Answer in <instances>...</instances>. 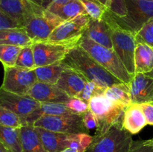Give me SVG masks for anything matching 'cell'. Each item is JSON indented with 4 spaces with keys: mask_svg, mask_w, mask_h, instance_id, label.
Here are the masks:
<instances>
[{
    "mask_svg": "<svg viewBox=\"0 0 153 152\" xmlns=\"http://www.w3.org/2000/svg\"><path fill=\"white\" fill-rule=\"evenodd\" d=\"M83 122L85 124V126L88 131L96 129L97 131L98 128V120L95 115L91 110H88L86 113L83 114Z\"/></svg>",
    "mask_w": 153,
    "mask_h": 152,
    "instance_id": "obj_39",
    "label": "cell"
},
{
    "mask_svg": "<svg viewBox=\"0 0 153 152\" xmlns=\"http://www.w3.org/2000/svg\"><path fill=\"white\" fill-rule=\"evenodd\" d=\"M4 79L1 89L11 93L28 95V92L37 82L34 70L17 66L4 67Z\"/></svg>",
    "mask_w": 153,
    "mask_h": 152,
    "instance_id": "obj_8",
    "label": "cell"
},
{
    "mask_svg": "<svg viewBox=\"0 0 153 152\" xmlns=\"http://www.w3.org/2000/svg\"><path fill=\"white\" fill-rule=\"evenodd\" d=\"M140 105L145 115L147 125L153 126V104L148 103V104H143Z\"/></svg>",
    "mask_w": 153,
    "mask_h": 152,
    "instance_id": "obj_40",
    "label": "cell"
},
{
    "mask_svg": "<svg viewBox=\"0 0 153 152\" xmlns=\"http://www.w3.org/2000/svg\"><path fill=\"white\" fill-rule=\"evenodd\" d=\"M94 140V137L86 133L72 134L68 136L69 148H72L79 152H85Z\"/></svg>",
    "mask_w": 153,
    "mask_h": 152,
    "instance_id": "obj_29",
    "label": "cell"
},
{
    "mask_svg": "<svg viewBox=\"0 0 153 152\" xmlns=\"http://www.w3.org/2000/svg\"><path fill=\"white\" fill-rule=\"evenodd\" d=\"M73 112L67 107L65 104L61 103H41V105L33 111L23 122L24 125H33L39 119L44 116H60L73 114Z\"/></svg>",
    "mask_w": 153,
    "mask_h": 152,
    "instance_id": "obj_20",
    "label": "cell"
},
{
    "mask_svg": "<svg viewBox=\"0 0 153 152\" xmlns=\"http://www.w3.org/2000/svg\"><path fill=\"white\" fill-rule=\"evenodd\" d=\"M79 43H56L49 42H36L33 43L36 67L61 63L69 52Z\"/></svg>",
    "mask_w": 153,
    "mask_h": 152,
    "instance_id": "obj_10",
    "label": "cell"
},
{
    "mask_svg": "<svg viewBox=\"0 0 153 152\" xmlns=\"http://www.w3.org/2000/svg\"><path fill=\"white\" fill-rule=\"evenodd\" d=\"M34 41L24 28L0 30V45H13L25 47L32 46Z\"/></svg>",
    "mask_w": 153,
    "mask_h": 152,
    "instance_id": "obj_23",
    "label": "cell"
},
{
    "mask_svg": "<svg viewBox=\"0 0 153 152\" xmlns=\"http://www.w3.org/2000/svg\"><path fill=\"white\" fill-rule=\"evenodd\" d=\"M46 10L64 21L70 20L79 15L88 14L80 0H57Z\"/></svg>",
    "mask_w": 153,
    "mask_h": 152,
    "instance_id": "obj_17",
    "label": "cell"
},
{
    "mask_svg": "<svg viewBox=\"0 0 153 152\" xmlns=\"http://www.w3.org/2000/svg\"><path fill=\"white\" fill-rule=\"evenodd\" d=\"M88 81L82 74L65 67L56 85L70 98H73L81 93Z\"/></svg>",
    "mask_w": 153,
    "mask_h": 152,
    "instance_id": "obj_16",
    "label": "cell"
},
{
    "mask_svg": "<svg viewBox=\"0 0 153 152\" xmlns=\"http://www.w3.org/2000/svg\"><path fill=\"white\" fill-rule=\"evenodd\" d=\"M55 1L57 0H41V6L44 9H47V7Z\"/></svg>",
    "mask_w": 153,
    "mask_h": 152,
    "instance_id": "obj_42",
    "label": "cell"
},
{
    "mask_svg": "<svg viewBox=\"0 0 153 152\" xmlns=\"http://www.w3.org/2000/svg\"><path fill=\"white\" fill-rule=\"evenodd\" d=\"M61 63L65 67L82 74L88 80L96 82L104 87L123 83L102 66L79 46L73 48Z\"/></svg>",
    "mask_w": 153,
    "mask_h": 152,
    "instance_id": "obj_1",
    "label": "cell"
},
{
    "mask_svg": "<svg viewBox=\"0 0 153 152\" xmlns=\"http://www.w3.org/2000/svg\"><path fill=\"white\" fill-rule=\"evenodd\" d=\"M65 105L76 114H84L89 110V104L78 97L70 98Z\"/></svg>",
    "mask_w": 153,
    "mask_h": 152,
    "instance_id": "obj_35",
    "label": "cell"
},
{
    "mask_svg": "<svg viewBox=\"0 0 153 152\" xmlns=\"http://www.w3.org/2000/svg\"><path fill=\"white\" fill-rule=\"evenodd\" d=\"M33 126L61 134H89L83 122V114H66L44 116L36 121Z\"/></svg>",
    "mask_w": 153,
    "mask_h": 152,
    "instance_id": "obj_7",
    "label": "cell"
},
{
    "mask_svg": "<svg viewBox=\"0 0 153 152\" xmlns=\"http://www.w3.org/2000/svg\"><path fill=\"white\" fill-rule=\"evenodd\" d=\"M23 152H48L33 125H24L20 128Z\"/></svg>",
    "mask_w": 153,
    "mask_h": 152,
    "instance_id": "obj_22",
    "label": "cell"
},
{
    "mask_svg": "<svg viewBox=\"0 0 153 152\" xmlns=\"http://www.w3.org/2000/svg\"><path fill=\"white\" fill-rule=\"evenodd\" d=\"M15 66L29 70H34L37 68L35 65V61H34L32 46H29L22 47Z\"/></svg>",
    "mask_w": 153,
    "mask_h": 152,
    "instance_id": "obj_30",
    "label": "cell"
},
{
    "mask_svg": "<svg viewBox=\"0 0 153 152\" xmlns=\"http://www.w3.org/2000/svg\"><path fill=\"white\" fill-rule=\"evenodd\" d=\"M34 128L48 152H60L69 148L68 134L52 132L41 128Z\"/></svg>",
    "mask_w": 153,
    "mask_h": 152,
    "instance_id": "obj_21",
    "label": "cell"
},
{
    "mask_svg": "<svg viewBox=\"0 0 153 152\" xmlns=\"http://www.w3.org/2000/svg\"><path fill=\"white\" fill-rule=\"evenodd\" d=\"M126 107L117 104L104 95L95 96L89 101V110L98 120V128L94 136H101L109 131L115 124L123 120Z\"/></svg>",
    "mask_w": 153,
    "mask_h": 152,
    "instance_id": "obj_5",
    "label": "cell"
},
{
    "mask_svg": "<svg viewBox=\"0 0 153 152\" xmlns=\"http://www.w3.org/2000/svg\"><path fill=\"white\" fill-rule=\"evenodd\" d=\"M148 1H153V0H148Z\"/></svg>",
    "mask_w": 153,
    "mask_h": 152,
    "instance_id": "obj_47",
    "label": "cell"
},
{
    "mask_svg": "<svg viewBox=\"0 0 153 152\" xmlns=\"http://www.w3.org/2000/svg\"><path fill=\"white\" fill-rule=\"evenodd\" d=\"M31 1H33L34 2L37 3V4H40V5H41V0H31Z\"/></svg>",
    "mask_w": 153,
    "mask_h": 152,
    "instance_id": "obj_46",
    "label": "cell"
},
{
    "mask_svg": "<svg viewBox=\"0 0 153 152\" xmlns=\"http://www.w3.org/2000/svg\"><path fill=\"white\" fill-rule=\"evenodd\" d=\"M40 105L41 103L28 95H21L11 93L1 89L0 90V107L16 113L22 119V124L27 116Z\"/></svg>",
    "mask_w": 153,
    "mask_h": 152,
    "instance_id": "obj_13",
    "label": "cell"
},
{
    "mask_svg": "<svg viewBox=\"0 0 153 152\" xmlns=\"http://www.w3.org/2000/svg\"><path fill=\"white\" fill-rule=\"evenodd\" d=\"M22 47L13 45H0V61L4 67L16 66V61Z\"/></svg>",
    "mask_w": 153,
    "mask_h": 152,
    "instance_id": "obj_28",
    "label": "cell"
},
{
    "mask_svg": "<svg viewBox=\"0 0 153 152\" xmlns=\"http://www.w3.org/2000/svg\"><path fill=\"white\" fill-rule=\"evenodd\" d=\"M135 74L149 72L153 69V49L145 43H137L134 52Z\"/></svg>",
    "mask_w": 153,
    "mask_h": 152,
    "instance_id": "obj_24",
    "label": "cell"
},
{
    "mask_svg": "<svg viewBox=\"0 0 153 152\" xmlns=\"http://www.w3.org/2000/svg\"><path fill=\"white\" fill-rule=\"evenodd\" d=\"M147 125L140 104H131L126 107L123 117V127L131 134H137Z\"/></svg>",
    "mask_w": 153,
    "mask_h": 152,
    "instance_id": "obj_19",
    "label": "cell"
},
{
    "mask_svg": "<svg viewBox=\"0 0 153 152\" xmlns=\"http://www.w3.org/2000/svg\"><path fill=\"white\" fill-rule=\"evenodd\" d=\"M111 12L118 16H124L127 13L126 4L125 0H111Z\"/></svg>",
    "mask_w": 153,
    "mask_h": 152,
    "instance_id": "obj_38",
    "label": "cell"
},
{
    "mask_svg": "<svg viewBox=\"0 0 153 152\" xmlns=\"http://www.w3.org/2000/svg\"><path fill=\"white\" fill-rule=\"evenodd\" d=\"M80 1L91 19H102L105 12L108 10L102 5L91 0H80Z\"/></svg>",
    "mask_w": 153,
    "mask_h": 152,
    "instance_id": "obj_34",
    "label": "cell"
},
{
    "mask_svg": "<svg viewBox=\"0 0 153 152\" xmlns=\"http://www.w3.org/2000/svg\"><path fill=\"white\" fill-rule=\"evenodd\" d=\"M89 15H79L60 24L44 42L56 43H79L89 24Z\"/></svg>",
    "mask_w": 153,
    "mask_h": 152,
    "instance_id": "obj_9",
    "label": "cell"
},
{
    "mask_svg": "<svg viewBox=\"0 0 153 152\" xmlns=\"http://www.w3.org/2000/svg\"><path fill=\"white\" fill-rule=\"evenodd\" d=\"M127 13L118 16L111 13L118 25L135 34L145 24L153 18V1L148 0H125Z\"/></svg>",
    "mask_w": 153,
    "mask_h": 152,
    "instance_id": "obj_6",
    "label": "cell"
},
{
    "mask_svg": "<svg viewBox=\"0 0 153 152\" xmlns=\"http://www.w3.org/2000/svg\"><path fill=\"white\" fill-rule=\"evenodd\" d=\"M105 89L106 87H104L92 80H88L83 90L77 97L89 104L90 100L92 98L104 95Z\"/></svg>",
    "mask_w": 153,
    "mask_h": 152,
    "instance_id": "obj_32",
    "label": "cell"
},
{
    "mask_svg": "<svg viewBox=\"0 0 153 152\" xmlns=\"http://www.w3.org/2000/svg\"><path fill=\"white\" fill-rule=\"evenodd\" d=\"M131 135L124 129L121 120L105 134L93 136V142L85 152H128L134 142Z\"/></svg>",
    "mask_w": 153,
    "mask_h": 152,
    "instance_id": "obj_4",
    "label": "cell"
},
{
    "mask_svg": "<svg viewBox=\"0 0 153 152\" xmlns=\"http://www.w3.org/2000/svg\"><path fill=\"white\" fill-rule=\"evenodd\" d=\"M102 19L110 26L114 51L122 61L127 71L134 76L135 75L134 52L137 46L135 34L120 27L112 17L109 10L105 12Z\"/></svg>",
    "mask_w": 153,
    "mask_h": 152,
    "instance_id": "obj_2",
    "label": "cell"
},
{
    "mask_svg": "<svg viewBox=\"0 0 153 152\" xmlns=\"http://www.w3.org/2000/svg\"><path fill=\"white\" fill-rule=\"evenodd\" d=\"M28 95L40 103L66 104L70 98L56 84H49L39 81L31 87Z\"/></svg>",
    "mask_w": 153,
    "mask_h": 152,
    "instance_id": "obj_15",
    "label": "cell"
},
{
    "mask_svg": "<svg viewBox=\"0 0 153 152\" xmlns=\"http://www.w3.org/2000/svg\"><path fill=\"white\" fill-rule=\"evenodd\" d=\"M0 143L10 152H23L20 128L0 125Z\"/></svg>",
    "mask_w": 153,
    "mask_h": 152,
    "instance_id": "obj_25",
    "label": "cell"
},
{
    "mask_svg": "<svg viewBox=\"0 0 153 152\" xmlns=\"http://www.w3.org/2000/svg\"><path fill=\"white\" fill-rule=\"evenodd\" d=\"M60 152H79V151H78L77 150H76V149L72 148H67L64 149V150L61 151Z\"/></svg>",
    "mask_w": 153,
    "mask_h": 152,
    "instance_id": "obj_43",
    "label": "cell"
},
{
    "mask_svg": "<svg viewBox=\"0 0 153 152\" xmlns=\"http://www.w3.org/2000/svg\"><path fill=\"white\" fill-rule=\"evenodd\" d=\"M0 152H10L3 145L0 143Z\"/></svg>",
    "mask_w": 153,
    "mask_h": 152,
    "instance_id": "obj_44",
    "label": "cell"
},
{
    "mask_svg": "<svg viewBox=\"0 0 153 152\" xmlns=\"http://www.w3.org/2000/svg\"><path fill=\"white\" fill-rule=\"evenodd\" d=\"M64 69L65 67L62 63H59L37 67L34 70L37 75V81L49 84H56L59 80Z\"/></svg>",
    "mask_w": 153,
    "mask_h": 152,
    "instance_id": "obj_27",
    "label": "cell"
},
{
    "mask_svg": "<svg viewBox=\"0 0 153 152\" xmlns=\"http://www.w3.org/2000/svg\"><path fill=\"white\" fill-rule=\"evenodd\" d=\"M0 125L15 128H21L23 126L22 119L16 113L2 107H0Z\"/></svg>",
    "mask_w": 153,
    "mask_h": 152,
    "instance_id": "obj_31",
    "label": "cell"
},
{
    "mask_svg": "<svg viewBox=\"0 0 153 152\" xmlns=\"http://www.w3.org/2000/svg\"><path fill=\"white\" fill-rule=\"evenodd\" d=\"M84 35L101 46L114 49L110 26L104 19H94L91 18Z\"/></svg>",
    "mask_w": 153,
    "mask_h": 152,
    "instance_id": "obj_18",
    "label": "cell"
},
{
    "mask_svg": "<svg viewBox=\"0 0 153 152\" xmlns=\"http://www.w3.org/2000/svg\"><path fill=\"white\" fill-rule=\"evenodd\" d=\"M146 75H147L148 76H150V77H153V69H152V70L151 72H148V73H146Z\"/></svg>",
    "mask_w": 153,
    "mask_h": 152,
    "instance_id": "obj_45",
    "label": "cell"
},
{
    "mask_svg": "<svg viewBox=\"0 0 153 152\" xmlns=\"http://www.w3.org/2000/svg\"><path fill=\"white\" fill-rule=\"evenodd\" d=\"M152 104H153V103H152Z\"/></svg>",
    "mask_w": 153,
    "mask_h": 152,
    "instance_id": "obj_48",
    "label": "cell"
},
{
    "mask_svg": "<svg viewBox=\"0 0 153 152\" xmlns=\"http://www.w3.org/2000/svg\"><path fill=\"white\" fill-rule=\"evenodd\" d=\"M79 46L119 80L128 84L130 83L133 76L127 71L114 49L101 46L85 35L82 36Z\"/></svg>",
    "mask_w": 153,
    "mask_h": 152,
    "instance_id": "obj_3",
    "label": "cell"
},
{
    "mask_svg": "<svg viewBox=\"0 0 153 152\" xmlns=\"http://www.w3.org/2000/svg\"><path fill=\"white\" fill-rule=\"evenodd\" d=\"M128 152H153V139L133 142Z\"/></svg>",
    "mask_w": 153,
    "mask_h": 152,
    "instance_id": "obj_36",
    "label": "cell"
},
{
    "mask_svg": "<svg viewBox=\"0 0 153 152\" xmlns=\"http://www.w3.org/2000/svg\"><path fill=\"white\" fill-rule=\"evenodd\" d=\"M63 22V19L45 9L31 17L24 28L34 43L44 42Z\"/></svg>",
    "mask_w": 153,
    "mask_h": 152,
    "instance_id": "obj_11",
    "label": "cell"
},
{
    "mask_svg": "<svg viewBox=\"0 0 153 152\" xmlns=\"http://www.w3.org/2000/svg\"><path fill=\"white\" fill-rule=\"evenodd\" d=\"M15 28H22V27L17 21L0 10V30Z\"/></svg>",
    "mask_w": 153,
    "mask_h": 152,
    "instance_id": "obj_37",
    "label": "cell"
},
{
    "mask_svg": "<svg viewBox=\"0 0 153 152\" xmlns=\"http://www.w3.org/2000/svg\"><path fill=\"white\" fill-rule=\"evenodd\" d=\"M128 86L132 104H152L153 77L144 73H137L133 76Z\"/></svg>",
    "mask_w": 153,
    "mask_h": 152,
    "instance_id": "obj_14",
    "label": "cell"
},
{
    "mask_svg": "<svg viewBox=\"0 0 153 152\" xmlns=\"http://www.w3.org/2000/svg\"><path fill=\"white\" fill-rule=\"evenodd\" d=\"M137 43H145L153 49V18L146 22L135 34Z\"/></svg>",
    "mask_w": 153,
    "mask_h": 152,
    "instance_id": "obj_33",
    "label": "cell"
},
{
    "mask_svg": "<svg viewBox=\"0 0 153 152\" xmlns=\"http://www.w3.org/2000/svg\"><path fill=\"white\" fill-rule=\"evenodd\" d=\"M44 10L31 0H0V10L17 21L22 28L31 17Z\"/></svg>",
    "mask_w": 153,
    "mask_h": 152,
    "instance_id": "obj_12",
    "label": "cell"
},
{
    "mask_svg": "<svg viewBox=\"0 0 153 152\" xmlns=\"http://www.w3.org/2000/svg\"><path fill=\"white\" fill-rule=\"evenodd\" d=\"M98 4H101L103 7H105L108 10H110L111 6V0H91Z\"/></svg>",
    "mask_w": 153,
    "mask_h": 152,
    "instance_id": "obj_41",
    "label": "cell"
},
{
    "mask_svg": "<svg viewBox=\"0 0 153 152\" xmlns=\"http://www.w3.org/2000/svg\"><path fill=\"white\" fill-rule=\"evenodd\" d=\"M104 95L111 101L126 107L132 104L128 83H120L112 85L106 88Z\"/></svg>",
    "mask_w": 153,
    "mask_h": 152,
    "instance_id": "obj_26",
    "label": "cell"
}]
</instances>
